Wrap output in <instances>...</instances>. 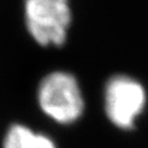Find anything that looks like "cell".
<instances>
[{
  "label": "cell",
  "instance_id": "4",
  "mask_svg": "<svg viewBox=\"0 0 148 148\" xmlns=\"http://www.w3.org/2000/svg\"><path fill=\"white\" fill-rule=\"evenodd\" d=\"M4 148H56L49 137L37 133L22 125H14L4 138Z\"/></svg>",
  "mask_w": 148,
  "mask_h": 148
},
{
  "label": "cell",
  "instance_id": "3",
  "mask_svg": "<svg viewBox=\"0 0 148 148\" xmlns=\"http://www.w3.org/2000/svg\"><path fill=\"white\" fill-rule=\"evenodd\" d=\"M146 90L128 75H115L105 86V112L116 127L130 130L146 106Z\"/></svg>",
  "mask_w": 148,
  "mask_h": 148
},
{
  "label": "cell",
  "instance_id": "2",
  "mask_svg": "<svg viewBox=\"0 0 148 148\" xmlns=\"http://www.w3.org/2000/svg\"><path fill=\"white\" fill-rule=\"evenodd\" d=\"M26 29L41 46H61L72 22L69 0H24Z\"/></svg>",
  "mask_w": 148,
  "mask_h": 148
},
{
  "label": "cell",
  "instance_id": "1",
  "mask_svg": "<svg viewBox=\"0 0 148 148\" xmlns=\"http://www.w3.org/2000/svg\"><path fill=\"white\" fill-rule=\"evenodd\" d=\"M37 99L41 110L58 123L77 121L84 111L79 83L73 74L64 71H54L41 80Z\"/></svg>",
  "mask_w": 148,
  "mask_h": 148
}]
</instances>
